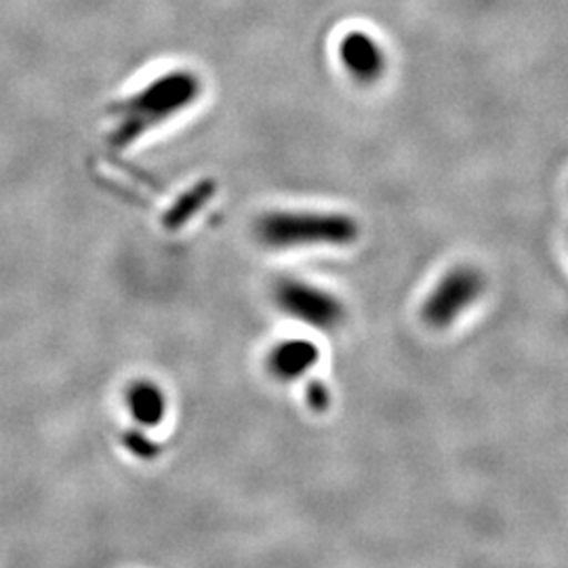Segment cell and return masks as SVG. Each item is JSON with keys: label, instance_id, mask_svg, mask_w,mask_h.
<instances>
[{"label": "cell", "instance_id": "obj_6", "mask_svg": "<svg viewBox=\"0 0 568 568\" xmlns=\"http://www.w3.org/2000/svg\"><path fill=\"white\" fill-rule=\"evenodd\" d=\"M321 349L310 339H284L267 354V368L281 382H297L318 365Z\"/></svg>", "mask_w": 568, "mask_h": 568}, {"label": "cell", "instance_id": "obj_1", "mask_svg": "<svg viewBox=\"0 0 568 568\" xmlns=\"http://www.w3.org/2000/svg\"><path fill=\"white\" fill-rule=\"evenodd\" d=\"M201 93L203 82L199 74L190 70L164 72L114 105L110 140L114 145L138 142L196 105Z\"/></svg>", "mask_w": 568, "mask_h": 568}, {"label": "cell", "instance_id": "obj_5", "mask_svg": "<svg viewBox=\"0 0 568 568\" xmlns=\"http://www.w3.org/2000/svg\"><path fill=\"white\" fill-rule=\"evenodd\" d=\"M339 61L354 81L371 84L377 82L387 68L384 47L366 32H347L339 42Z\"/></svg>", "mask_w": 568, "mask_h": 568}, {"label": "cell", "instance_id": "obj_2", "mask_svg": "<svg viewBox=\"0 0 568 568\" xmlns=\"http://www.w3.org/2000/svg\"><path fill=\"white\" fill-rule=\"evenodd\" d=\"M257 241L274 251L305 246H347L361 234L358 224L344 213L274 211L257 220Z\"/></svg>", "mask_w": 568, "mask_h": 568}, {"label": "cell", "instance_id": "obj_9", "mask_svg": "<svg viewBox=\"0 0 568 568\" xmlns=\"http://www.w3.org/2000/svg\"><path fill=\"white\" fill-rule=\"evenodd\" d=\"M305 396H307V405L318 413H323L331 405V392L323 382H312L305 389Z\"/></svg>", "mask_w": 568, "mask_h": 568}, {"label": "cell", "instance_id": "obj_7", "mask_svg": "<svg viewBox=\"0 0 568 568\" xmlns=\"http://www.w3.org/2000/svg\"><path fill=\"white\" fill-rule=\"evenodd\" d=\"M126 408L138 426L142 429H152L163 424L169 410V400L163 387L143 379L126 389Z\"/></svg>", "mask_w": 568, "mask_h": 568}, {"label": "cell", "instance_id": "obj_4", "mask_svg": "<svg viewBox=\"0 0 568 568\" xmlns=\"http://www.w3.org/2000/svg\"><path fill=\"white\" fill-rule=\"evenodd\" d=\"M274 302L286 316L318 331H335L344 323L342 300L316 284L284 278L274 286Z\"/></svg>", "mask_w": 568, "mask_h": 568}, {"label": "cell", "instance_id": "obj_3", "mask_svg": "<svg viewBox=\"0 0 568 568\" xmlns=\"http://www.w3.org/2000/svg\"><path fill=\"white\" fill-rule=\"evenodd\" d=\"M487 288V278L471 265H459L447 272L432 288L422 305V316L432 328H447L457 323Z\"/></svg>", "mask_w": 568, "mask_h": 568}, {"label": "cell", "instance_id": "obj_8", "mask_svg": "<svg viewBox=\"0 0 568 568\" xmlns=\"http://www.w3.org/2000/svg\"><path fill=\"white\" fill-rule=\"evenodd\" d=\"M122 443H124V448L129 450V453H133L135 457H140V459H154L159 453H161V448L159 445L145 434V429L142 427H138V429H133V432H126L124 434V438H122Z\"/></svg>", "mask_w": 568, "mask_h": 568}]
</instances>
